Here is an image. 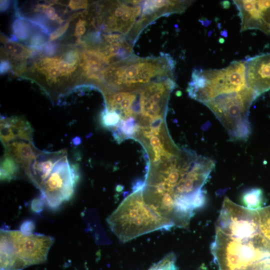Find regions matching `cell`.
<instances>
[{
    "label": "cell",
    "instance_id": "e0dca14e",
    "mask_svg": "<svg viewBox=\"0 0 270 270\" xmlns=\"http://www.w3.org/2000/svg\"><path fill=\"white\" fill-rule=\"evenodd\" d=\"M37 27L43 28L35 22L30 20L22 19V18L15 20L12 24V30L14 36L21 40H24L28 38L31 34L32 30Z\"/></svg>",
    "mask_w": 270,
    "mask_h": 270
},
{
    "label": "cell",
    "instance_id": "277c9868",
    "mask_svg": "<svg viewBox=\"0 0 270 270\" xmlns=\"http://www.w3.org/2000/svg\"><path fill=\"white\" fill-rule=\"evenodd\" d=\"M142 188L135 190L124 199L106 220L110 230L122 242L158 230L174 226L170 222L146 204Z\"/></svg>",
    "mask_w": 270,
    "mask_h": 270
},
{
    "label": "cell",
    "instance_id": "30bf717a",
    "mask_svg": "<svg viewBox=\"0 0 270 270\" xmlns=\"http://www.w3.org/2000/svg\"><path fill=\"white\" fill-rule=\"evenodd\" d=\"M241 20L240 32L258 30L270 34V0H234Z\"/></svg>",
    "mask_w": 270,
    "mask_h": 270
},
{
    "label": "cell",
    "instance_id": "d4e9b609",
    "mask_svg": "<svg viewBox=\"0 0 270 270\" xmlns=\"http://www.w3.org/2000/svg\"><path fill=\"white\" fill-rule=\"evenodd\" d=\"M86 22L84 20L80 19L76 24L74 35L80 40L81 36H83L86 32Z\"/></svg>",
    "mask_w": 270,
    "mask_h": 270
},
{
    "label": "cell",
    "instance_id": "9c48e42d",
    "mask_svg": "<svg viewBox=\"0 0 270 270\" xmlns=\"http://www.w3.org/2000/svg\"><path fill=\"white\" fill-rule=\"evenodd\" d=\"M78 168L70 166L65 155L55 166L40 190L42 198L52 208L69 200L74 192Z\"/></svg>",
    "mask_w": 270,
    "mask_h": 270
},
{
    "label": "cell",
    "instance_id": "ba28073f",
    "mask_svg": "<svg viewBox=\"0 0 270 270\" xmlns=\"http://www.w3.org/2000/svg\"><path fill=\"white\" fill-rule=\"evenodd\" d=\"M100 6L98 21L107 32L124 36L127 34L134 40L142 30L140 19L142 1H114Z\"/></svg>",
    "mask_w": 270,
    "mask_h": 270
},
{
    "label": "cell",
    "instance_id": "5bb4252c",
    "mask_svg": "<svg viewBox=\"0 0 270 270\" xmlns=\"http://www.w3.org/2000/svg\"><path fill=\"white\" fill-rule=\"evenodd\" d=\"M4 147L5 153L14 158L25 176L32 162L40 152L32 142L24 140L13 141Z\"/></svg>",
    "mask_w": 270,
    "mask_h": 270
},
{
    "label": "cell",
    "instance_id": "603a6c76",
    "mask_svg": "<svg viewBox=\"0 0 270 270\" xmlns=\"http://www.w3.org/2000/svg\"><path fill=\"white\" fill-rule=\"evenodd\" d=\"M58 50V46L52 42H47L36 50L42 51L43 54L46 56H52L55 54Z\"/></svg>",
    "mask_w": 270,
    "mask_h": 270
},
{
    "label": "cell",
    "instance_id": "8992f818",
    "mask_svg": "<svg viewBox=\"0 0 270 270\" xmlns=\"http://www.w3.org/2000/svg\"><path fill=\"white\" fill-rule=\"evenodd\" d=\"M258 97L252 89L247 87L218 94L204 104L222 124L232 140H245L250 134V108Z\"/></svg>",
    "mask_w": 270,
    "mask_h": 270
},
{
    "label": "cell",
    "instance_id": "8fae6325",
    "mask_svg": "<svg viewBox=\"0 0 270 270\" xmlns=\"http://www.w3.org/2000/svg\"><path fill=\"white\" fill-rule=\"evenodd\" d=\"M244 66L246 84L258 96L270 90V53L246 59Z\"/></svg>",
    "mask_w": 270,
    "mask_h": 270
},
{
    "label": "cell",
    "instance_id": "7c38bea8",
    "mask_svg": "<svg viewBox=\"0 0 270 270\" xmlns=\"http://www.w3.org/2000/svg\"><path fill=\"white\" fill-rule=\"evenodd\" d=\"M66 154V150L41 152L31 164L26 176L40 189L56 164Z\"/></svg>",
    "mask_w": 270,
    "mask_h": 270
},
{
    "label": "cell",
    "instance_id": "4fadbf2b",
    "mask_svg": "<svg viewBox=\"0 0 270 270\" xmlns=\"http://www.w3.org/2000/svg\"><path fill=\"white\" fill-rule=\"evenodd\" d=\"M33 130L24 118L14 116L0 120V140L4 146L18 140L32 142Z\"/></svg>",
    "mask_w": 270,
    "mask_h": 270
},
{
    "label": "cell",
    "instance_id": "cb8c5ba5",
    "mask_svg": "<svg viewBox=\"0 0 270 270\" xmlns=\"http://www.w3.org/2000/svg\"><path fill=\"white\" fill-rule=\"evenodd\" d=\"M70 21L66 22L64 24L59 26L55 30L50 33L49 36V40L52 41L56 39H58L62 34H64L67 29L68 28L70 24Z\"/></svg>",
    "mask_w": 270,
    "mask_h": 270
},
{
    "label": "cell",
    "instance_id": "83f0119b",
    "mask_svg": "<svg viewBox=\"0 0 270 270\" xmlns=\"http://www.w3.org/2000/svg\"><path fill=\"white\" fill-rule=\"evenodd\" d=\"M10 2L8 0H0V11L6 10L10 6Z\"/></svg>",
    "mask_w": 270,
    "mask_h": 270
},
{
    "label": "cell",
    "instance_id": "ffe728a7",
    "mask_svg": "<svg viewBox=\"0 0 270 270\" xmlns=\"http://www.w3.org/2000/svg\"><path fill=\"white\" fill-rule=\"evenodd\" d=\"M175 262L176 256L173 253H170L148 270H176Z\"/></svg>",
    "mask_w": 270,
    "mask_h": 270
},
{
    "label": "cell",
    "instance_id": "5b68a950",
    "mask_svg": "<svg viewBox=\"0 0 270 270\" xmlns=\"http://www.w3.org/2000/svg\"><path fill=\"white\" fill-rule=\"evenodd\" d=\"M54 242L50 236L0 231V270H20L44 262Z\"/></svg>",
    "mask_w": 270,
    "mask_h": 270
},
{
    "label": "cell",
    "instance_id": "484cf974",
    "mask_svg": "<svg viewBox=\"0 0 270 270\" xmlns=\"http://www.w3.org/2000/svg\"><path fill=\"white\" fill-rule=\"evenodd\" d=\"M88 2L86 0H70L68 6L72 10H78L86 8L88 6Z\"/></svg>",
    "mask_w": 270,
    "mask_h": 270
},
{
    "label": "cell",
    "instance_id": "52a82bcc",
    "mask_svg": "<svg viewBox=\"0 0 270 270\" xmlns=\"http://www.w3.org/2000/svg\"><path fill=\"white\" fill-rule=\"evenodd\" d=\"M247 87L244 60H238L221 69H195L187 91L190 98L204 104L218 94Z\"/></svg>",
    "mask_w": 270,
    "mask_h": 270
},
{
    "label": "cell",
    "instance_id": "2e32d148",
    "mask_svg": "<svg viewBox=\"0 0 270 270\" xmlns=\"http://www.w3.org/2000/svg\"><path fill=\"white\" fill-rule=\"evenodd\" d=\"M23 174L18 163L10 155L4 153L0 163V178L10 180Z\"/></svg>",
    "mask_w": 270,
    "mask_h": 270
},
{
    "label": "cell",
    "instance_id": "6da1fadb",
    "mask_svg": "<svg viewBox=\"0 0 270 270\" xmlns=\"http://www.w3.org/2000/svg\"><path fill=\"white\" fill-rule=\"evenodd\" d=\"M214 166L212 159L184 150L150 165L142 188L144 201L174 226L187 228L195 211L205 204L202 188Z\"/></svg>",
    "mask_w": 270,
    "mask_h": 270
},
{
    "label": "cell",
    "instance_id": "ac0fdd59",
    "mask_svg": "<svg viewBox=\"0 0 270 270\" xmlns=\"http://www.w3.org/2000/svg\"><path fill=\"white\" fill-rule=\"evenodd\" d=\"M262 190L258 188H254L246 192L242 196V201L245 207L256 209L261 208L263 200Z\"/></svg>",
    "mask_w": 270,
    "mask_h": 270
},
{
    "label": "cell",
    "instance_id": "4316f807",
    "mask_svg": "<svg viewBox=\"0 0 270 270\" xmlns=\"http://www.w3.org/2000/svg\"><path fill=\"white\" fill-rule=\"evenodd\" d=\"M11 68L10 62L6 60H2L0 62V71L1 74L8 72Z\"/></svg>",
    "mask_w": 270,
    "mask_h": 270
},
{
    "label": "cell",
    "instance_id": "9a60e30c",
    "mask_svg": "<svg viewBox=\"0 0 270 270\" xmlns=\"http://www.w3.org/2000/svg\"><path fill=\"white\" fill-rule=\"evenodd\" d=\"M37 70L45 76L48 84L52 91L58 92L64 88L62 82L68 78L60 70L57 64L56 56L44 58L35 64Z\"/></svg>",
    "mask_w": 270,
    "mask_h": 270
},
{
    "label": "cell",
    "instance_id": "7402d4cb",
    "mask_svg": "<svg viewBox=\"0 0 270 270\" xmlns=\"http://www.w3.org/2000/svg\"><path fill=\"white\" fill-rule=\"evenodd\" d=\"M46 34L44 32H36L30 38L29 46L37 50L45 44L46 40Z\"/></svg>",
    "mask_w": 270,
    "mask_h": 270
},
{
    "label": "cell",
    "instance_id": "3957f363",
    "mask_svg": "<svg viewBox=\"0 0 270 270\" xmlns=\"http://www.w3.org/2000/svg\"><path fill=\"white\" fill-rule=\"evenodd\" d=\"M174 62L168 54L148 58L130 55L106 68L101 89L134 91L153 82L174 78Z\"/></svg>",
    "mask_w": 270,
    "mask_h": 270
},
{
    "label": "cell",
    "instance_id": "44dd1931",
    "mask_svg": "<svg viewBox=\"0 0 270 270\" xmlns=\"http://www.w3.org/2000/svg\"><path fill=\"white\" fill-rule=\"evenodd\" d=\"M36 10H41L43 13L46 14L47 18H48L52 20L56 21L60 24L63 22V20L58 17V14L56 13L54 8L52 6L42 4L37 6Z\"/></svg>",
    "mask_w": 270,
    "mask_h": 270
},
{
    "label": "cell",
    "instance_id": "7a4b0ae2",
    "mask_svg": "<svg viewBox=\"0 0 270 270\" xmlns=\"http://www.w3.org/2000/svg\"><path fill=\"white\" fill-rule=\"evenodd\" d=\"M211 252L218 270H270V237L261 228L258 208L224 198Z\"/></svg>",
    "mask_w": 270,
    "mask_h": 270
},
{
    "label": "cell",
    "instance_id": "d6986e66",
    "mask_svg": "<svg viewBox=\"0 0 270 270\" xmlns=\"http://www.w3.org/2000/svg\"><path fill=\"white\" fill-rule=\"evenodd\" d=\"M5 48L10 56L15 59H22L32 54V51L30 49L15 42H6Z\"/></svg>",
    "mask_w": 270,
    "mask_h": 270
}]
</instances>
